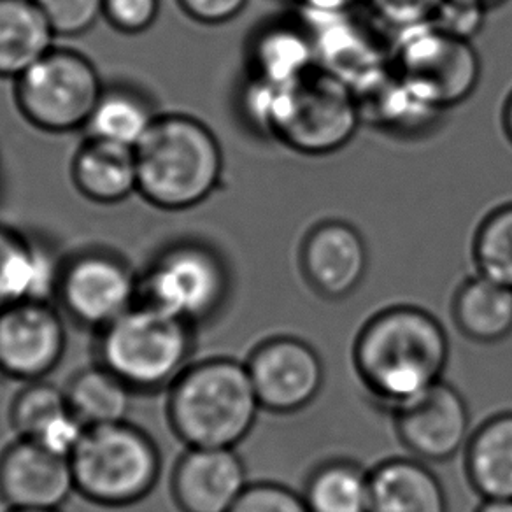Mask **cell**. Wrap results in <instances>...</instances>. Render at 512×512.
I'll list each match as a JSON object with an SVG mask.
<instances>
[{
    "label": "cell",
    "mask_w": 512,
    "mask_h": 512,
    "mask_svg": "<svg viewBox=\"0 0 512 512\" xmlns=\"http://www.w3.org/2000/svg\"><path fill=\"white\" fill-rule=\"evenodd\" d=\"M244 111L258 130L313 157L344 148L362 123L353 88L318 65L285 85L251 79Z\"/></svg>",
    "instance_id": "obj_1"
},
{
    "label": "cell",
    "mask_w": 512,
    "mask_h": 512,
    "mask_svg": "<svg viewBox=\"0 0 512 512\" xmlns=\"http://www.w3.org/2000/svg\"><path fill=\"white\" fill-rule=\"evenodd\" d=\"M139 192L151 206L186 211L209 199L223 176V151L213 130L190 114H158L137 144Z\"/></svg>",
    "instance_id": "obj_2"
},
{
    "label": "cell",
    "mask_w": 512,
    "mask_h": 512,
    "mask_svg": "<svg viewBox=\"0 0 512 512\" xmlns=\"http://www.w3.org/2000/svg\"><path fill=\"white\" fill-rule=\"evenodd\" d=\"M260 400L242 363L214 358L188 365L171 384L167 418L188 448H232L249 434Z\"/></svg>",
    "instance_id": "obj_3"
},
{
    "label": "cell",
    "mask_w": 512,
    "mask_h": 512,
    "mask_svg": "<svg viewBox=\"0 0 512 512\" xmlns=\"http://www.w3.org/2000/svg\"><path fill=\"white\" fill-rule=\"evenodd\" d=\"M356 356L370 390L400 409L441 381L448 342L428 314L393 309L365 328Z\"/></svg>",
    "instance_id": "obj_4"
},
{
    "label": "cell",
    "mask_w": 512,
    "mask_h": 512,
    "mask_svg": "<svg viewBox=\"0 0 512 512\" xmlns=\"http://www.w3.org/2000/svg\"><path fill=\"white\" fill-rule=\"evenodd\" d=\"M192 325L146 302L121 314L99 330V363L134 392H157L188 367L192 355Z\"/></svg>",
    "instance_id": "obj_5"
},
{
    "label": "cell",
    "mask_w": 512,
    "mask_h": 512,
    "mask_svg": "<svg viewBox=\"0 0 512 512\" xmlns=\"http://www.w3.org/2000/svg\"><path fill=\"white\" fill-rule=\"evenodd\" d=\"M69 460L76 491L104 507L143 500L162 470L155 441L128 421L86 428Z\"/></svg>",
    "instance_id": "obj_6"
},
{
    "label": "cell",
    "mask_w": 512,
    "mask_h": 512,
    "mask_svg": "<svg viewBox=\"0 0 512 512\" xmlns=\"http://www.w3.org/2000/svg\"><path fill=\"white\" fill-rule=\"evenodd\" d=\"M102 90L92 60L69 48H51L15 79L18 111L32 127L50 134L85 128Z\"/></svg>",
    "instance_id": "obj_7"
},
{
    "label": "cell",
    "mask_w": 512,
    "mask_h": 512,
    "mask_svg": "<svg viewBox=\"0 0 512 512\" xmlns=\"http://www.w3.org/2000/svg\"><path fill=\"white\" fill-rule=\"evenodd\" d=\"M392 69L421 100L444 111L469 99L481 78L470 41L448 36L430 23L400 30Z\"/></svg>",
    "instance_id": "obj_8"
},
{
    "label": "cell",
    "mask_w": 512,
    "mask_h": 512,
    "mask_svg": "<svg viewBox=\"0 0 512 512\" xmlns=\"http://www.w3.org/2000/svg\"><path fill=\"white\" fill-rule=\"evenodd\" d=\"M227 271L213 249L179 242L164 249L139 278V302L193 325L220 306Z\"/></svg>",
    "instance_id": "obj_9"
},
{
    "label": "cell",
    "mask_w": 512,
    "mask_h": 512,
    "mask_svg": "<svg viewBox=\"0 0 512 512\" xmlns=\"http://www.w3.org/2000/svg\"><path fill=\"white\" fill-rule=\"evenodd\" d=\"M55 300L72 321L102 330L139 302V276L113 253L83 251L62 265Z\"/></svg>",
    "instance_id": "obj_10"
},
{
    "label": "cell",
    "mask_w": 512,
    "mask_h": 512,
    "mask_svg": "<svg viewBox=\"0 0 512 512\" xmlns=\"http://www.w3.org/2000/svg\"><path fill=\"white\" fill-rule=\"evenodd\" d=\"M67 348L60 307L20 302L0 311V372L23 383L41 381L57 369Z\"/></svg>",
    "instance_id": "obj_11"
},
{
    "label": "cell",
    "mask_w": 512,
    "mask_h": 512,
    "mask_svg": "<svg viewBox=\"0 0 512 512\" xmlns=\"http://www.w3.org/2000/svg\"><path fill=\"white\" fill-rule=\"evenodd\" d=\"M76 491L71 460L29 439L0 455V498L9 509H60Z\"/></svg>",
    "instance_id": "obj_12"
},
{
    "label": "cell",
    "mask_w": 512,
    "mask_h": 512,
    "mask_svg": "<svg viewBox=\"0 0 512 512\" xmlns=\"http://www.w3.org/2000/svg\"><path fill=\"white\" fill-rule=\"evenodd\" d=\"M246 367L262 407L279 413L309 404L323 383L320 358L309 346L293 339L264 344Z\"/></svg>",
    "instance_id": "obj_13"
},
{
    "label": "cell",
    "mask_w": 512,
    "mask_h": 512,
    "mask_svg": "<svg viewBox=\"0 0 512 512\" xmlns=\"http://www.w3.org/2000/svg\"><path fill=\"white\" fill-rule=\"evenodd\" d=\"M349 13H302V25L313 39L316 65L356 90L388 69L392 60Z\"/></svg>",
    "instance_id": "obj_14"
},
{
    "label": "cell",
    "mask_w": 512,
    "mask_h": 512,
    "mask_svg": "<svg viewBox=\"0 0 512 512\" xmlns=\"http://www.w3.org/2000/svg\"><path fill=\"white\" fill-rule=\"evenodd\" d=\"M248 488L232 448H188L172 474V495L183 512H230Z\"/></svg>",
    "instance_id": "obj_15"
},
{
    "label": "cell",
    "mask_w": 512,
    "mask_h": 512,
    "mask_svg": "<svg viewBox=\"0 0 512 512\" xmlns=\"http://www.w3.org/2000/svg\"><path fill=\"white\" fill-rule=\"evenodd\" d=\"M402 441L425 460H448L469 432V411L462 395L449 384H434L399 409Z\"/></svg>",
    "instance_id": "obj_16"
},
{
    "label": "cell",
    "mask_w": 512,
    "mask_h": 512,
    "mask_svg": "<svg viewBox=\"0 0 512 512\" xmlns=\"http://www.w3.org/2000/svg\"><path fill=\"white\" fill-rule=\"evenodd\" d=\"M64 262L51 249L0 225V311L20 302H53Z\"/></svg>",
    "instance_id": "obj_17"
},
{
    "label": "cell",
    "mask_w": 512,
    "mask_h": 512,
    "mask_svg": "<svg viewBox=\"0 0 512 512\" xmlns=\"http://www.w3.org/2000/svg\"><path fill=\"white\" fill-rule=\"evenodd\" d=\"M11 425L20 439L37 442L65 458H71L86 430L72 413L65 390L44 379L27 383L16 393Z\"/></svg>",
    "instance_id": "obj_18"
},
{
    "label": "cell",
    "mask_w": 512,
    "mask_h": 512,
    "mask_svg": "<svg viewBox=\"0 0 512 512\" xmlns=\"http://www.w3.org/2000/svg\"><path fill=\"white\" fill-rule=\"evenodd\" d=\"M302 260L320 292L341 297L355 290L367 269V249L355 228L325 221L307 235Z\"/></svg>",
    "instance_id": "obj_19"
},
{
    "label": "cell",
    "mask_w": 512,
    "mask_h": 512,
    "mask_svg": "<svg viewBox=\"0 0 512 512\" xmlns=\"http://www.w3.org/2000/svg\"><path fill=\"white\" fill-rule=\"evenodd\" d=\"M72 183L85 199L113 206L139 192L136 150L86 139L74 155Z\"/></svg>",
    "instance_id": "obj_20"
},
{
    "label": "cell",
    "mask_w": 512,
    "mask_h": 512,
    "mask_svg": "<svg viewBox=\"0 0 512 512\" xmlns=\"http://www.w3.org/2000/svg\"><path fill=\"white\" fill-rule=\"evenodd\" d=\"M353 92L362 121L395 134H420L441 113L421 100L393 71L392 65Z\"/></svg>",
    "instance_id": "obj_21"
},
{
    "label": "cell",
    "mask_w": 512,
    "mask_h": 512,
    "mask_svg": "<svg viewBox=\"0 0 512 512\" xmlns=\"http://www.w3.org/2000/svg\"><path fill=\"white\" fill-rule=\"evenodd\" d=\"M370 476V512H446L437 477L418 462L393 460Z\"/></svg>",
    "instance_id": "obj_22"
},
{
    "label": "cell",
    "mask_w": 512,
    "mask_h": 512,
    "mask_svg": "<svg viewBox=\"0 0 512 512\" xmlns=\"http://www.w3.org/2000/svg\"><path fill=\"white\" fill-rule=\"evenodd\" d=\"M55 37L36 0H0V78H18L55 48Z\"/></svg>",
    "instance_id": "obj_23"
},
{
    "label": "cell",
    "mask_w": 512,
    "mask_h": 512,
    "mask_svg": "<svg viewBox=\"0 0 512 512\" xmlns=\"http://www.w3.org/2000/svg\"><path fill=\"white\" fill-rule=\"evenodd\" d=\"M253 78L269 85H285L316 67L313 39L300 25L265 27L251 43Z\"/></svg>",
    "instance_id": "obj_24"
},
{
    "label": "cell",
    "mask_w": 512,
    "mask_h": 512,
    "mask_svg": "<svg viewBox=\"0 0 512 512\" xmlns=\"http://www.w3.org/2000/svg\"><path fill=\"white\" fill-rule=\"evenodd\" d=\"M158 113L150 99L127 85L104 86L90 120L86 123V139L120 144L136 150L150 132Z\"/></svg>",
    "instance_id": "obj_25"
},
{
    "label": "cell",
    "mask_w": 512,
    "mask_h": 512,
    "mask_svg": "<svg viewBox=\"0 0 512 512\" xmlns=\"http://www.w3.org/2000/svg\"><path fill=\"white\" fill-rule=\"evenodd\" d=\"M65 395L72 413L90 428L127 421L134 390L99 363L72 377Z\"/></svg>",
    "instance_id": "obj_26"
},
{
    "label": "cell",
    "mask_w": 512,
    "mask_h": 512,
    "mask_svg": "<svg viewBox=\"0 0 512 512\" xmlns=\"http://www.w3.org/2000/svg\"><path fill=\"white\" fill-rule=\"evenodd\" d=\"M469 474L484 497L512 500V414L486 423L474 437Z\"/></svg>",
    "instance_id": "obj_27"
},
{
    "label": "cell",
    "mask_w": 512,
    "mask_h": 512,
    "mask_svg": "<svg viewBox=\"0 0 512 512\" xmlns=\"http://www.w3.org/2000/svg\"><path fill=\"white\" fill-rule=\"evenodd\" d=\"M456 320L465 334L497 341L512 330V290L491 279H472L456 299Z\"/></svg>",
    "instance_id": "obj_28"
},
{
    "label": "cell",
    "mask_w": 512,
    "mask_h": 512,
    "mask_svg": "<svg viewBox=\"0 0 512 512\" xmlns=\"http://www.w3.org/2000/svg\"><path fill=\"white\" fill-rule=\"evenodd\" d=\"M311 512H370V476L348 463L314 474L306 491Z\"/></svg>",
    "instance_id": "obj_29"
},
{
    "label": "cell",
    "mask_w": 512,
    "mask_h": 512,
    "mask_svg": "<svg viewBox=\"0 0 512 512\" xmlns=\"http://www.w3.org/2000/svg\"><path fill=\"white\" fill-rule=\"evenodd\" d=\"M474 256L483 278L512 290V204L486 216L477 230Z\"/></svg>",
    "instance_id": "obj_30"
},
{
    "label": "cell",
    "mask_w": 512,
    "mask_h": 512,
    "mask_svg": "<svg viewBox=\"0 0 512 512\" xmlns=\"http://www.w3.org/2000/svg\"><path fill=\"white\" fill-rule=\"evenodd\" d=\"M57 37H79L104 16V0H36Z\"/></svg>",
    "instance_id": "obj_31"
},
{
    "label": "cell",
    "mask_w": 512,
    "mask_h": 512,
    "mask_svg": "<svg viewBox=\"0 0 512 512\" xmlns=\"http://www.w3.org/2000/svg\"><path fill=\"white\" fill-rule=\"evenodd\" d=\"M486 6L474 0H444L430 25L448 36L472 41L486 20Z\"/></svg>",
    "instance_id": "obj_32"
},
{
    "label": "cell",
    "mask_w": 512,
    "mask_h": 512,
    "mask_svg": "<svg viewBox=\"0 0 512 512\" xmlns=\"http://www.w3.org/2000/svg\"><path fill=\"white\" fill-rule=\"evenodd\" d=\"M372 13L388 27L397 30L420 27L432 22L444 0H367Z\"/></svg>",
    "instance_id": "obj_33"
},
{
    "label": "cell",
    "mask_w": 512,
    "mask_h": 512,
    "mask_svg": "<svg viewBox=\"0 0 512 512\" xmlns=\"http://www.w3.org/2000/svg\"><path fill=\"white\" fill-rule=\"evenodd\" d=\"M160 15V0H104L106 22L127 36L150 30Z\"/></svg>",
    "instance_id": "obj_34"
},
{
    "label": "cell",
    "mask_w": 512,
    "mask_h": 512,
    "mask_svg": "<svg viewBox=\"0 0 512 512\" xmlns=\"http://www.w3.org/2000/svg\"><path fill=\"white\" fill-rule=\"evenodd\" d=\"M230 512H311L306 498L274 484H253L242 493Z\"/></svg>",
    "instance_id": "obj_35"
},
{
    "label": "cell",
    "mask_w": 512,
    "mask_h": 512,
    "mask_svg": "<svg viewBox=\"0 0 512 512\" xmlns=\"http://www.w3.org/2000/svg\"><path fill=\"white\" fill-rule=\"evenodd\" d=\"M248 0H178L188 18L200 25H223L242 13Z\"/></svg>",
    "instance_id": "obj_36"
},
{
    "label": "cell",
    "mask_w": 512,
    "mask_h": 512,
    "mask_svg": "<svg viewBox=\"0 0 512 512\" xmlns=\"http://www.w3.org/2000/svg\"><path fill=\"white\" fill-rule=\"evenodd\" d=\"M302 13H348L360 0H295Z\"/></svg>",
    "instance_id": "obj_37"
},
{
    "label": "cell",
    "mask_w": 512,
    "mask_h": 512,
    "mask_svg": "<svg viewBox=\"0 0 512 512\" xmlns=\"http://www.w3.org/2000/svg\"><path fill=\"white\" fill-rule=\"evenodd\" d=\"M479 512H512V500H498V498H488Z\"/></svg>",
    "instance_id": "obj_38"
},
{
    "label": "cell",
    "mask_w": 512,
    "mask_h": 512,
    "mask_svg": "<svg viewBox=\"0 0 512 512\" xmlns=\"http://www.w3.org/2000/svg\"><path fill=\"white\" fill-rule=\"evenodd\" d=\"M504 128L505 134L509 137V141L512 143V93L509 95V99L505 102L504 107Z\"/></svg>",
    "instance_id": "obj_39"
},
{
    "label": "cell",
    "mask_w": 512,
    "mask_h": 512,
    "mask_svg": "<svg viewBox=\"0 0 512 512\" xmlns=\"http://www.w3.org/2000/svg\"><path fill=\"white\" fill-rule=\"evenodd\" d=\"M9 512H62L60 509H9Z\"/></svg>",
    "instance_id": "obj_40"
},
{
    "label": "cell",
    "mask_w": 512,
    "mask_h": 512,
    "mask_svg": "<svg viewBox=\"0 0 512 512\" xmlns=\"http://www.w3.org/2000/svg\"><path fill=\"white\" fill-rule=\"evenodd\" d=\"M474 2H479V4H483V6H491V4H497L498 0H474Z\"/></svg>",
    "instance_id": "obj_41"
},
{
    "label": "cell",
    "mask_w": 512,
    "mask_h": 512,
    "mask_svg": "<svg viewBox=\"0 0 512 512\" xmlns=\"http://www.w3.org/2000/svg\"><path fill=\"white\" fill-rule=\"evenodd\" d=\"M0 192H2V164H0Z\"/></svg>",
    "instance_id": "obj_42"
}]
</instances>
